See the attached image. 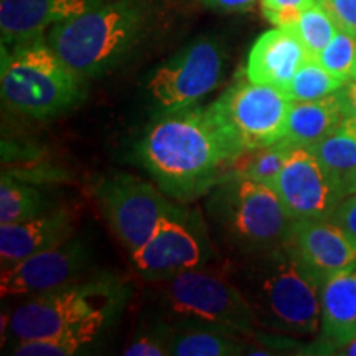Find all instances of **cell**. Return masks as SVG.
Here are the masks:
<instances>
[{
    "label": "cell",
    "instance_id": "cell-24",
    "mask_svg": "<svg viewBox=\"0 0 356 356\" xmlns=\"http://www.w3.org/2000/svg\"><path fill=\"white\" fill-rule=\"evenodd\" d=\"M293 147L284 140L254 150H244L231 163L229 175H241L259 184L273 186Z\"/></svg>",
    "mask_w": 356,
    "mask_h": 356
},
{
    "label": "cell",
    "instance_id": "cell-19",
    "mask_svg": "<svg viewBox=\"0 0 356 356\" xmlns=\"http://www.w3.org/2000/svg\"><path fill=\"white\" fill-rule=\"evenodd\" d=\"M346 119V109L341 89L335 95L317 101L293 102L287 118L284 142L291 147H309L318 144L330 136Z\"/></svg>",
    "mask_w": 356,
    "mask_h": 356
},
{
    "label": "cell",
    "instance_id": "cell-29",
    "mask_svg": "<svg viewBox=\"0 0 356 356\" xmlns=\"http://www.w3.org/2000/svg\"><path fill=\"white\" fill-rule=\"evenodd\" d=\"M170 330L150 332L137 337L131 345L124 350L126 356H165L170 355Z\"/></svg>",
    "mask_w": 356,
    "mask_h": 356
},
{
    "label": "cell",
    "instance_id": "cell-32",
    "mask_svg": "<svg viewBox=\"0 0 356 356\" xmlns=\"http://www.w3.org/2000/svg\"><path fill=\"white\" fill-rule=\"evenodd\" d=\"M198 2L218 12H248L254 8L257 0H198Z\"/></svg>",
    "mask_w": 356,
    "mask_h": 356
},
{
    "label": "cell",
    "instance_id": "cell-21",
    "mask_svg": "<svg viewBox=\"0 0 356 356\" xmlns=\"http://www.w3.org/2000/svg\"><path fill=\"white\" fill-rule=\"evenodd\" d=\"M170 355L177 356H236L249 355L252 346L241 337L207 327H178L170 330Z\"/></svg>",
    "mask_w": 356,
    "mask_h": 356
},
{
    "label": "cell",
    "instance_id": "cell-6",
    "mask_svg": "<svg viewBox=\"0 0 356 356\" xmlns=\"http://www.w3.org/2000/svg\"><path fill=\"white\" fill-rule=\"evenodd\" d=\"M155 284L165 312L178 327L216 328L238 337L256 333L254 310L222 270L204 266Z\"/></svg>",
    "mask_w": 356,
    "mask_h": 356
},
{
    "label": "cell",
    "instance_id": "cell-35",
    "mask_svg": "<svg viewBox=\"0 0 356 356\" xmlns=\"http://www.w3.org/2000/svg\"><path fill=\"white\" fill-rule=\"evenodd\" d=\"M333 353H338V355H350V356H356V337L351 338L350 341H346V343L337 346L335 351Z\"/></svg>",
    "mask_w": 356,
    "mask_h": 356
},
{
    "label": "cell",
    "instance_id": "cell-12",
    "mask_svg": "<svg viewBox=\"0 0 356 356\" xmlns=\"http://www.w3.org/2000/svg\"><path fill=\"white\" fill-rule=\"evenodd\" d=\"M91 261L89 246L81 238H73L47 251L25 257L17 264L2 267L0 296H38L81 279Z\"/></svg>",
    "mask_w": 356,
    "mask_h": 356
},
{
    "label": "cell",
    "instance_id": "cell-10",
    "mask_svg": "<svg viewBox=\"0 0 356 356\" xmlns=\"http://www.w3.org/2000/svg\"><path fill=\"white\" fill-rule=\"evenodd\" d=\"M95 195L109 228L129 254L144 246L159 221L181 204L172 203L150 181L121 172L101 178Z\"/></svg>",
    "mask_w": 356,
    "mask_h": 356
},
{
    "label": "cell",
    "instance_id": "cell-17",
    "mask_svg": "<svg viewBox=\"0 0 356 356\" xmlns=\"http://www.w3.org/2000/svg\"><path fill=\"white\" fill-rule=\"evenodd\" d=\"M310 55L289 26H274L256 40L248 56L246 78L286 91L293 74Z\"/></svg>",
    "mask_w": 356,
    "mask_h": 356
},
{
    "label": "cell",
    "instance_id": "cell-4",
    "mask_svg": "<svg viewBox=\"0 0 356 356\" xmlns=\"http://www.w3.org/2000/svg\"><path fill=\"white\" fill-rule=\"evenodd\" d=\"M84 81L58 56L44 35L3 47L0 89L13 111L32 119L56 118L84 97Z\"/></svg>",
    "mask_w": 356,
    "mask_h": 356
},
{
    "label": "cell",
    "instance_id": "cell-36",
    "mask_svg": "<svg viewBox=\"0 0 356 356\" xmlns=\"http://www.w3.org/2000/svg\"><path fill=\"white\" fill-rule=\"evenodd\" d=\"M355 79H356V76H355Z\"/></svg>",
    "mask_w": 356,
    "mask_h": 356
},
{
    "label": "cell",
    "instance_id": "cell-1",
    "mask_svg": "<svg viewBox=\"0 0 356 356\" xmlns=\"http://www.w3.org/2000/svg\"><path fill=\"white\" fill-rule=\"evenodd\" d=\"M239 154L210 104L165 111L137 147L142 167L167 197L180 203L193 202L229 177Z\"/></svg>",
    "mask_w": 356,
    "mask_h": 356
},
{
    "label": "cell",
    "instance_id": "cell-11",
    "mask_svg": "<svg viewBox=\"0 0 356 356\" xmlns=\"http://www.w3.org/2000/svg\"><path fill=\"white\" fill-rule=\"evenodd\" d=\"M225 53L213 38H198L168 58L147 79V91L155 104L177 111L198 104L220 83Z\"/></svg>",
    "mask_w": 356,
    "mask_h": 356
},
{
    "label": "cell",
    "instance_id": "cell-18",
    "mask_svg": "<svg viewBox=\"0 0 356 356\" xmlns=\"http://www.w3.org/2000/svg\"><path fill=\"white\" fill-rule=\"evenodd\" d=\"M320 338L335 350L356 337V269L328 279L320 287Z\"/></svg>",
    "mask_w": 356,
    "mask_h": 356
},
{
    "label": "cell",
    "instance_id": "cell-33",
    "mask_svg": "<svg viewBox=\"0 0 356 356\" xmlns=\"http://www.w3.org/2000/svg\"><path fill=\"white\" fill-rule=\"evenodd\" d=\"M341 95H343L346 115L356 119V79H351L341 88Z\"/></svg>",
    "mask_w": 356,
    "mask_h": 356
},
{
    "label": "cell",
    "instance_id": "cell-9",
    "mask_svg": "<svg viewBox=\"0 0 356 356\" xmlns=\"http://www.w3.org/2000/svg\"><path fill=\"white\" fill-rule=\"evenodd\" d=\"M215 256L203 216L181 203L159 221L149 241L132 252L131 259L142 277L149 282H159L210 266Z\"/></svg>",
    "mask_w": 356,
    "mask_h": 356
},
{
    "label": "cell",
    "instance_id": "cell-8",
    "mask_svg": "<svg viewBox=\"0 0 356 356\" xmlns=\"http://www.w3.org/2000/svg\"><path fill=\"white\" fill-rule=\"evenodd\" d=\"M291 106L284 89L246 78L226 89L210 108L229 139L244 152L282 140Z\"/></svg>",
    "mask_w": 356,
    "mask_h": 356
},
{
    "label": "cell",
    "instance_id": "cell-31",
    "mask_svg": "<svg viewBox=\"0 0 356 356\" xmlns=\"http://www.w3.org/2000/svg\"><path fill=\"white\" fill-rule=\"evenodd\" d=\"M328 220L340 226L353 241H356V193L341 198Z\"/></svg>",
    "mask_w": 356,
    "mask_h": 356
},
{
    "label": "cell",
    "instance_id": "cell-2",
    "mask_svg": "<svg viewBox=\"0 0 356 356\" xmlns=\"http://www.w3.org/2000/svg\"><path fill=\"white\" fill-rule=\"evenodd\" d=\"M234 274V284L254 310L257 327L286 335L320 333V284L289 244L244 256Z\"/></svg>",
    "mask_w": 356,
    "mask_h": 356
},
{
    "label": "cell",
    "instance_id": "cell-15",
    "mask_svg": "<svg viewBox=\"0 0 356 356\" xmlns=\"http://www.w3.org/2000/svg\"><path fill=\"white\" fill-rule=\"evenodd\" d=\"M108 0H2L0 33L2 44L26 42L42 37L58 24L92 10Z\"/></svg>",
    "mask_w": 356,
    "mask_h": 356
},
{
    "label": "cell",
    "instance_id": "cell-13",
    "mask_svg": "<svg viewBox=\"0 0 356 356\" xmlns=\"http://www.w3.org/2000/svg\"><path fill=\"white\" fill-rule=\"evenodd\" d=\"M273 188L293 220L328 218L341 202L340 185L309 149L293 147Z\"/></svg>",
    "mask_w": 356,
    "mask_h": 356
},
{
    "label": "cell",
    "instance_id": "cell-30",
    "mask_svg": "<svg viewBox=\"0 0 356 356\" xmlns=\"http://www.w3.org/2000/svg\"><path fill=\"white\" fill-rule=\"evenodd\" d=\"M332 15L338 29L356 35V0H317Z\"/></svg>",
    "mask_w": 356,
    "mask_h": 356
},
{
    "label": "cell",
    "instance_id": "cell-20",
    "mask_svg": "<svg viewBox=\"0 0 356 356\" xmlns=\"http://www.w3.org/2000/svg\"><path fill=\"white\" fill-rule=\"evenodd\" d=\"M115 314L99 312L83 322H78L55 337L40 340L19 341L12 353L17 356H71L88 348L101 332L108 327Z\"/></svg>",
    "mask_w": 356,
    "mask_h": 356
},
{
    "label": "cell",
    "instance_id": "cell-5",
    "mask_svg": "<svg viewBox=\"0 0 356 356\" xmlns=\"http://www.w3.org/2000/svg\"><path fill=\"white\" fill-rule=\"evenodd\" d=\"M207 213L241 256L284 246L296 225L273 186L241 175L226 177L208 191Z\"/></svg>",
    "mask_w": 356,
    "mask_h": 356
},
{
    "label": "cell",
    "instance_id": "cell-26",
    "mask_svg": "<svg viewBox=\"0 0 356 356\" xmlns=\"http://www.w3.org/2000/svg\"><path fill=\"white\" fill-rule=\"evenodd\" d=\"M289 29H292L300 38L310 58H317L320 51L335 37L338 25L332 19L330 13L315 0L312 6L300 13L296 24Z\"/></svg>",
    "mask_w": 356,
    "mask_h": 356
},
{
    "label": "cell",
    "instance_id": "cell-34",
    "mask_svg": "<svg viewBox=\"0 0 356 356\" xmlns=\"http://www.w3.org/2000/svg\"><path fill=\"white\" fill-rule=\"evenodd\" d=\"M341 193H343V198L356 193V168L345 178L343 185H341Z\"/></svg>",
    "mask_w": 356,
    "mask_h": 356
},
{
    "label": "cell",
    "instance_id": "cell-14",
    "mask_svg": "<svg viewBox=\"0 0 356 356\" xmlns=\"http://www.w3.org/2000/svg\"><path fill=\"white\" fill-rule=\"evenodd\" d=\"M289 248L320 284L356 269V241L328 218L296 220Z\"/></svg>",
    "mask_w": 356,
    "mask_h": 356
},
{
    "label": "cell",
    "instance_id": "cell-3",
    "mask_svg": "<svg viewBox=\"0 0 356 356\" xmlns=\"http://www.w3.org/2000/svg\"><path fill=\"white\" fill-rule=\"evenodd\" d=\"M152 17V0H108L48 30V43L83 79L115 68L139 43Z\"/></svg>",
    "mask_w": 356,
    "mask_h": 356
},
{
    "label": "cell",
    "instance_id": "cell-28",
    "mask_svg": "<svg viewBox=\"0 0 356 356\" xmlns=\"http://www.w3.org/2000/svg\"><path fill=\"white\" fill-rule=\"evenodd\" d=\"M315 0H261V10L266 20L274 26H292L307 7Z\"/></svg>",
    "mask_w": 356,
    "mask_h": 356
},
{
    "label": "cell",
    "instance_id": "cell-22",
    "mask_svg": "<svg viewBox=\"0 0 356 356\" xmlns=\"http://www.w3.org/2000/svg\"><path fill=\"white\" fill-rule=\"evenodd\" d=\"M309 150L341 188L345 178L356 168V119L346 115L330 136L309 147Z\"/></svg>",
    "mask_w": 356,
    "mask_h": 356
},
{
    "label": "cell",
    "instance_id": "cell-7",
    "mask_svg": "<svg viewBox=\"0 0 356 356\" xmlns=\"http://www.w3.org/2000/svg\"><path fill=\"white\" fill-rule=\"evenodd\" d=\"M126 299V284L113 275L81 277L33 296L12 312L7 323L17 341L50 338L99 312L118 314Z\"/></svg>",
    "mask_w": 356,
    "mask_h": 356
},
{
    "label": "cell",
    "instance_id": "cell-25",
    "mask_svg": "<svg viewBox=\"0 0 356 356\" xmlns=\"http://www.w3.org/2000/svg\"><path fill=\"white\" fill-rule=\"evenodd\" d=\"M343 79L333 76L314 58H309L299 71L293 74L292 81L286 88L289 99L293 102L317 101L335 95L345 86Z\"/></svg>",
    "mask_w": 356,
    "mask_h": 356
},
{
    "label": "cell",
    "instance_id": "cell-16",
    "mask_svg": "<svg viewBox=\"0 0 356 356\" xmlns=\"http://www.w3.org/2000/svg\"><path fill=\"white\" fill-rule=\"evenodd\" d=\"M78 216L71 208H55L13 225H0V262L17 264L25 257L68 241L76 231Z\"/></svg>",
    "mask_w": 356,
    "mask_h": 356
},
{
    "label": "cell",
    "instance_id": "cell-23",
    "mask_svg": "<svg viewBox=\"0 0 356 356\" xmlns=\"http://www.w3.org/2000/svg\"><path fill=\"white\" fill-rule=\"evenodd\" d=\"M47 211L43 195L19 178L2 173L0 180V225H13Z\"/></svg>",
    "mask_w": 356,
    "mask_h": 356
},
{
    "label": "cell",
    "instance_id": "cell-27",
    "mask_svg": "<svg viewBox=\"0 0 356 356\" xmlns=\"http://www.w3.org/2000/svg\"><path fill=\"white\" fill-rule=\"evenodd\" d=\"M314 60L330 71L333 76L343 79L345 83L351 81L356 76V35L338 29L332 42Z\"/></svg>",
    "mask_w": 356,
    "mask_h": 356
}]
</instances>
